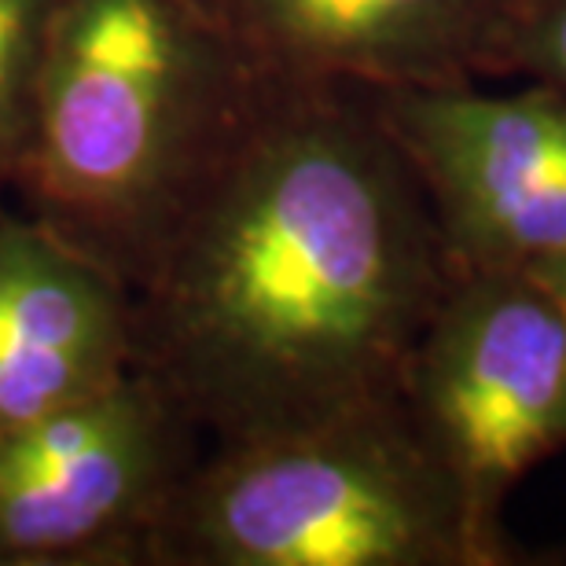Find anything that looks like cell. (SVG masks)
Listing matches in <instances>:
<instances>
[{"label": "cell", "mask_w": 566, "mask_h": 566, "mask_svg": "<svg viewBox=\"0 0 566 566\" xmlns=\"http://www.w3.org/2000/svg\"><path fill=\"white\" fill-rule=\"evenodd\" d=\"M129 371V283L38 218L0 207V434Z\"/></svg>", "instance_id": "ba28073f"}, {"label": "cell", "mask_w": 566, "mask_h": 566, "mask_svg": "<svg viewBox=\"0 0 566 566\" xmlns=\"http://www.w3.org/2000/svg\"><path fill=\"white\" fill-rule=\"evenodd\" d=\"M526 276H534L541 287H545L552 298H556L563 310H566V251L556 254L552 262H545L541 269H534V273H526Z\"/></svg>", "instance_id": "8fae6325"}, {"label": "cell", "mask_w": 566, "mask_h": 566, "mask_svg": "<svg viewBox=\"0 0 566 566\" xmlns=\"http://www.w3.org/2000/svg\"><path fill=\"white\" fill-rule=\"evenodd\" d=\"M276 82L387 88L507 74L515 0H218Z\"/></svg>", "instance_id": "52a82bcc"}, {"label": "cell", "mask_w": 566, "mask_h": 566, "mask_svg": "<svg viewBox=\"0 0 566 566\" xmlns=\"http://www.w3.org/2000/svg\"><path fill=\"white\" fill-rule=\"evenodd\" d=\"M144 566H485L457 485L398 398L213 441Z\"/></svg>", "instance_id": "3957f363"}, {"label": "cell", "mask_w": 566, "mask_h": 566, "mask_svg": "<svg viewBox=\"0 0 566 566\" xmlns=\"http://www.w3.org/2000/svg\"><path fill=\"white\" fill-rule=\"evenodd\" d=\"M398 401L457 485L482 563H518L504 504L566 449V310L526 273H457L405 360Z\"/></svg>", "instance_id": "277c9868"}, {"label": "cell", "mask_w": 566, "mask_h": 566, "mask_svg": "<svg viewBox=\"0 0 566 566\" xmlns=\"http://www.w3.org/2000/svg\"><path fill=\"white\" fill-rule=\"evenodd\" d=\"M262 88L218 0H52L11 191L133 287Z\"/></svg>", "instance_id": "7a4b0ae2"}, {"label": "cell", "mask_w": 566, "mask_h": 566, "mask_svg": "<svg viewBox=\"0 0 566 566\" xmlns=\"http://www.w3.org/2000/svg\"><path fill=\"white\" fill-rule=\"evenodd\" d=\"M52 0H0V207L27 151Z\"/></svg>", "instance_id": "9c48e42d"}, {"label": "cell", "mask_w": 566, "mask_h": 566, "mask_svg": "<svg viewBox=\"0 0 566 566\" xmlns=\"http://www.w3.org/2000/svg\"><path fill=\"white\" fill-rule=\"evenodd\" d=\"M434 213L376 99L276 82L133 283V368L213 441L398 398L449 291Z\"/></svg>", "instance_id": "6da1fadb"}, {"label": "cell", "mask_w": 566, "mask_h": 566, "mask_svg": "<svg viewBox=\"0 0 566 566\" xmlns=\"http://www.w3.org/2000/svg\"><path fill=\"white\" fill-rule=\"evenodd\" d=\"M202 449L196 420L137 368L0 434V566H144Z\"/></svg>", "instance_id": "5b68a950"}, {"label": "cell", "mask_w": 566, "mask_h": 566, "mask_svg": "<svg viewBox=\"0 0 566 566\" xmlns=\"http://www.w3.org/2000/svg\"><path fill=\"white\" fill-rule=\"evenodd\" d=\"M507 74H526L566 93V0H515Z\"/></svg>", "instance_id": "30bf717a"}, {"label": "cell", "mask_w": 566, "mask_h": 566, "mask_svg": "<svg viewBox=\"0 0 566 566\" xmlns=\"http://www.w3.org/2000/svg\"><path fill=\"white\" fill-rule=\"evenodd\" d=\"M371 93V88H368ZM457 273H534L566 251V93L471 85L371 93Z\"/></svg>", "instance_id": "8992f818"}]
</instances>
